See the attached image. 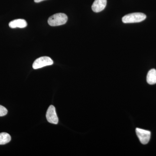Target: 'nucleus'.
Masks as SVG:
<instances>
[{"label":"nucleus","mask_w":156,"mask_h":156,"mask_svg":"<svg viewBox=\"0 0 156 156\" xmlns=\"http://www.w3.org/2000/svg\"><path fill=\"white\" fill-rule=\"evenodd\" d=\"M67 20L68 17L66 14L63 13H58L49 17L48 23L51 26H58L65 24Z\"/></svg>","instance_id":"nucleus-1"},{"label":"nucleus","mask_w":156,"mask_h":156,"mask_svg":"<svg viewBox=\"0 0 156 156\" xmlns=\"http://www.w3.org/2000/svg\"><path fill=\"white\" fill-rule=\"evenodd\" d=\"M146 15L142 13H133L127 14L122 17L124 23H134L140 22L146 18Z\"/></svg>","instance_id":"nucleus-2"},{"label":"nucleus","mask_w":156,"mask_h":156,"mask_svg":"<svg viewBox=\"0 0 156 156\" xmlns=\"http://www.w3.org/2000/svg\"><path fill=\"white\" fill-rule=\"evenodd\" d=\"M53 63V60L50 57L48 56H42L37 58L34 62L32 66L34 69H36L52 65Z\"/></svg>","instance_id":"nucleus-3"},{"label":"nucleus","mask_w":156,"mask_h":156,"mask_svg":"<svg viewBox=\"0 0 156 156\" xmlns=\"http://www.w3.org/2000/svg\"><path fill=\"white\" fill-rule=\"evenodd\" d=\"M136 135L141 143L143 144H147L151 138L150 131L140 128H136Z\"/></svg>","instance_id":"nucleus-4"},{"label":"nucleus","mask_w":156,"mask_h":156,"mask_svg":"<svg viewBox=\"0 0 156 156\" xmlns=\"http://www.w3.org/2000/svg\"><path fill=\"white\" fill-rule=\"evenodd\" d=\"M46 118L49 122L53 124H58V119L56 114V108L53 105H50L46 113Z\"/></svg>","instance_id":"nucleus-5"},{"label":"nucleus","mask_w":156,"mask_h":156,"mask_svg":"<svg viewBox=\"0 0 156 156\" xmlns=\"http://www.w3.org/2000/svg\"><path fill=\"white\" fill-rule=\"evenodd\" d=\"M107 5V0H95L92 4V11L96 13L101 12L105 9Z\"/></svg>","instance_id":"nucleus-6"},{"label":"nucleus","mask_w":156,"mask_h":156,"mask_svg":"<svg viewBox=\"0 0 156 156\" xmlns=\"http://www.w3.org/2000/svg\"><path fill=\"white\" fill-rule=\"evenodd\" d=\"M27 23L24 19H17L9 23V26L11 28H25L27 26Z\"/></svg>","instance_id":"nucleus-7"},{"label":"nucleus","mask_w":156,"mask_h":156,"mask_svg":"<svg viewBox=\"0 0 156 156\" xmlns=\"http://www.w3.org/2000/svg\"><path fill=\"white\" fill-rule=\"evenodd\" d=\"M147 81L150 85H154L156 83V70L151 69L148 73L147 76Z\"/></svg>","instance_id":"nucleus-8"},{"label":"nucleus","mask_w":156,"mask_h":156,"mask_svg":"<svg viewBox=\"0 0 156 156\" xmlns=\"http://www.w3.org/2000/svg\"><path fill=\"white\" fill-rule=\"evenodd\" d=\"M11 136L8 133H0V145H4L11 141Z\"/></svg>","instance_id":"nucleus-9"},{"label":"nucleus","mask_w":156,"mask_h":156,"mask_svg":"<svg viewBox=\"0 0 156 156\" xmlns=\"http://www.w3.org/2000/svg\"><path fill=\"white\" fill-rule=\"evenodd\" d=\"M8 113V110L5 107L0 105V117L6 115Z\"/></svg>","instance_id":"nucleus-10"},{"label":"nucleus","mask_w":156,"mask_h":156,"mask_svg":"<svg viewBox=\"0 0 156 156\" xmlns=\"http://www.w3.org/2000/svg\"><path fill=\"white\" fill-rule=\"evenodd\" d=\"M46 1V0H34L35 2L36 3H39L41 2H43V1Z\"/></svg>","instance_id":"nucleus-11"}]
</instances>
